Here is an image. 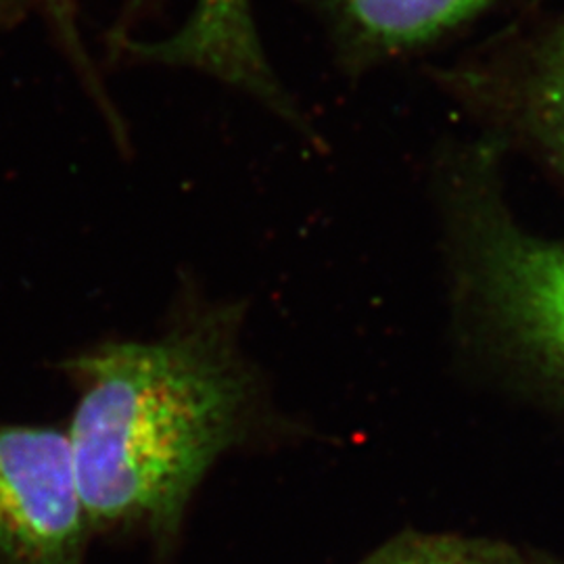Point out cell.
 I'll use <instances>...</instances> for the list:
<instances>
[{
  "label": "cell",
  "mask_w": 564,
  "mask_h": 564,
  "mask_svg": "<svg viewBox=\"0 0 564 564\" xmlns=\"http://www.w3.org/2000/svg\"><path fill=\"white\" fill-rule=\"evenodd\" d=\"M86 524L67 433L0 423V564H78Z\"/></svg>",
  "instance_id": "2"
},
{
  "label": "cell",
  "mask_w": 564,
  "mask_h": 564,
  "mask_svg": "<svg viewBox=\"0 0 564 564\" xmlns=\"http://www.w3.org/2000/svg\"><path fill=\"white\" fill-rule=\"evenodd\" d=\"M153 57L162 65L195 69L239 90H258L272 76L251 0H197L178 32L155 42Z\"/></svg>",
  "instance_id": "4"
},
{
  "label": "cell",
  "mask_w": 564,
  "mask_h": 564,
  "mask_svg": "<svg viewBox=\"0 0 564 564\" xmlns=\"http://www.w3.org/2000/svg\"><path fill=\"white\" fill-rule=\"evenodd\" d=\"M63 2H65V0H53V4H55V7H59Z\"/></svg>",
  "instance_id": "8"
},
{
  "label": "cell",
  "mask_w": 564,
  "mask_h": 564,
  "mask_svg": "<svg viewBox=\"0 0 564 564\" xmlns=\"http://www.w3.org/2000/svg\"><path fill=\"white\" fill-rule=\"evenodd\" d=\"M366 564H496L454 545H405L391 547Z\"/></svg>",
  "instance_id": "7"
},
{
  "label": "cell",
  "mask_w": 564,
  "mask_h": 564,
  "mask_svg": "<svg viewBox=\"0 0 564 564\" xmlns=\"http://www.w3.org/2000/svg\"><path fill=\"white\" fill-rule=\"evenodd\" d=\"M343 46L364 59L431 41L487 0H324Z\"/></svg>",
  "instance_id": "5"
},
{
  "label": "cell",
  "mask_w": 564,
  "mask_h": 564,
  "mask_svg": "<svg viewBox=\"0 0 564 564\" xmlns=\"http://www.w3.org/2000/svg\"><path fill=\"white\" fill-rule=\"evenodd\" d=\"M529 105L542 141L564 165V20L540 55Z\"/></svg>",
  "instance_id": "6"
},
{
  "label": "cell",
  "mask_w": 564,
  "mask_h": 564,
  "mask_svg": "<svg viewBox=\"0 0 564 564\" xmlns=\"http://www.w3.org/2000/svg\"><path fill=\"white\" fill-rule=\"evenodd\" d=\"M237 321L216 307L158 341L107 343L63 362L80 389L67 440L88 523L181 517L249 398Z\"/></svg>",
  "instance_id": "1"
},
{
  "label": "cell",
  "mask_w": 564,
  "mask_h": 564,
  "mask_svg": "<svg viewBox=\"0 0 564 564\" xmlns=\"http://www.w3.org/2000/svg\"><path fill=\"white\" fill-rule=\"evenodd\" d=\"M485 297L564 377V242L491 230L479 245Z\"/></svg>",
  "instance_id": "3"
}]
</instances>
